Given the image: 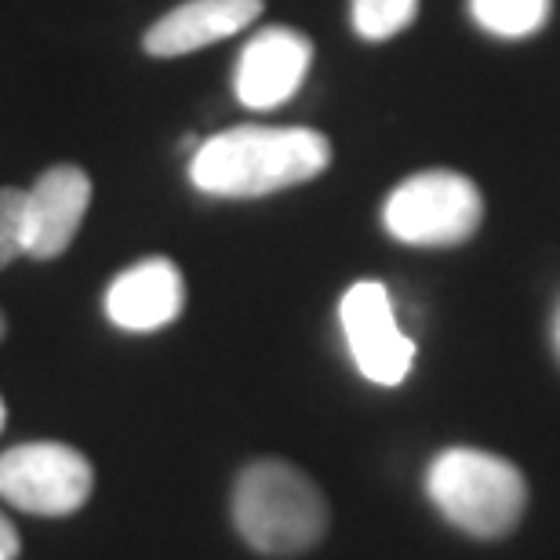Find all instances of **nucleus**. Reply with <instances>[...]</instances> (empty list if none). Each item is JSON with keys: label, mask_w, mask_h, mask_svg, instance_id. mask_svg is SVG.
Listing matches in <instances>:
<instances>
[{"label": "nucleus", "mask_w": 560, "mask_h": 560, "mask_svg": "<svg viewBox=\"0 0 560 560\" xmlns=\"http://www.w3.org/2000/svg\"><path fill=\"white\" fill-rule=\"evenodd\" d=\"M331 164L328 136L313 128L237 125L194 145L189 183L205 197L255 200L306 186Z\"/></svg>", "instance_id": "nucleus-1"}, {"label": "nucleus", "mask_w": 560, "mask_h": 560, "mask_svg": "<svg viewBox=\"0 0 560 560\" xmlns=\"http://www.w3.org/2000/svg\"><path fill=\"white\" fill-rule=\"evenodd\" d=\"M230 524L255 557L295 560L328 539L331 499L299 463L255 455L230 480Z\"/></svg>", "instance_id": "nucleus-2"}, {"label": "nucleus", "mask_w": 560, "mask_h": 560, "mask_svg": "<svg viewBox=\"0 0 560 560\" xmlns=\"http://www.w3.org/2000/svg\"><path fill=\"white\" fill-rule=\"evenodd\" d=\"M422 488L436 517L480 546L513 539L532 513V480L524 469L477 444L441 447L425 463Z\"/></svg>", "instance_id": "nucleus-3"}, {"label": "nucleus", "mask_w": 560, "mask_h": 560, "mask_svg": "<svg viewBox=\"0 0 560 560\" xmlns=\"http://www.w3.org/2000/svg\"><path fill=\"white\" fill-rule=\"evenodd\" d=\"M378 219L405 248L452 252L474 241L485 226V194L455 167H425L389 189Z\"/></svg>", "instance_id": "nucleus-4"}, {"label": "nucleus", "mask_w": 560, "mask_h": 560, "mask_svg": "<svg viewBox=\"0 0 560 560\" xmlns=\"http://www.w3.org/2000/svg\"><path fill=\"white\" fill-rule=\"evenodd\" d=\"M95 495V466L66 441H26L0 452V502L30 517H73Z\"/></svg>", "instance_id": "nucleus-5"}, {"label": "nucleus", "mask_w": 560, "mask_h": 560, "mask_svg": "<svg viewBox=\"0 0 560 560\" xmlns=\"http://www.w3.org/2000/svg\"><path fill=\"white\" fill-rule=\"evenodd\" d=\"M339 328L364 383L397 389L416 372V339L400 328L394 295L383 280H357L342 291Z\"/></svg>", "instance_id": "nucleus-6"}, {"label": "nucleus", "mask_w": 560, "mask_h": 560, "mask_svg": "<svg viewBox=\"0 0 560 560\" xmlns=\"http://www.w3.org/2000/svg\"><path fill=\"white\" fill-rule=\"evenodd\" d=\"M313 66V44L306 33L291 26H266L244 44L237 70H233V92L248 109H277L291 103Z\"/></svg>", "instance_id": "nucleus-7"}, {"label": "nucleus", "mask_w": 560, "mask_h": 560, "mask_svg": "<svg viewBox=\"0 0 560 560\" xmlns=\"http://www.w3.org/2000/svg\"><path fill=\"white\" fill-rule=\"evenodd\" d=\"M103 306L109 324L120 331L153 335L172 328L186 310L183 270L172 259H164V255L131 262L128 270H120L109 280Z\"/></svg>", "instance_id": "nucleus-8"}, {"label": "nucleus", "mask_w": 560, "mask_h": 560, "mask_svg": "<svg viewBox=\"0 0 560 560\" xmlns=\"http://www.w3.org/2000/svg\"><path fill=\"white\" fill-rule=\"evenodd\" d=\"M92 208V178L77 164L48 167L26 189V255L51 262L70 248Z\"/></svg>", "instance_id": "nucleus-9"}, {"label": "nucleus", "mask_w": 560, "mask_h": 560, "mask_svg": "<svg viewBox=\"0 0 560 560\" xmlns=\"http://www.w3.org/2000/svg\"><path fill=\"white\" fill-rule=\"evenodd\" d=\"M259 15L262 0H186L145 30L142 48L153 59H183V55L237 37Z\"/></svg>", "instance_id": "nucleus-10"}, {"label": "nucleus", "mask_w": 560, "mask_h": 560, "mask_svg": "<svg viewBox=\"0 0 560 560\" xmlns=\"http://www.w3.org/2000/svg\"><path fill=\"white\" fill-rule=\"evenodd\" d=\"M466 11L480 33L495 40H528L550 26L553 0H466Z\"/></svg>", "instance_id": "nucleus-11"}, {"label": "nucleus", "mask_w": 560, "mask_h": 560, "mask_svg": "<svg viewBox=\"0 0 560 560\" xmlns=\"http://www.w3.org/2000/svg\"><path fill=\"white\" fill-rule=\"evenodd\" d=\"M422 0H350V19L357 37L368 44H383L400 37L419 19Z\"/></svg>", "instance_id": "nucleus-12"}, {"label": "nucleus", "mask_w": 560, "mask_h": 560, "mask_svg": "<svg viewBox=\"0 0 560 560\" xmlns=\"http://www.w3.org/2000/svg\"><path fill=\"white\" fill-rule=\"evenodd\" d=\"M26 255V189H0V270Z\"/></svg>", "instance_id": "nucleus-13"}, {"label": "nucleus", "mask_w": 560, "mask_h": 560, "mask_svg": "<svg viewBox=\"0 0 560 560\" xmlns=\"http://www.w3.org/2000/svg\"><path fill=\"white\" fill-rule=\"evenodd\" d=\"M22 557V535L15 528V521L0 510V560H19Z\"/></svg>", "instance_id": "nucleus-14"}, {"label": "nucleus", "mask_w": 560, "mask_h": 560, "mask_svg": "<svg viewBox=\"0 0 560 560\" xmlns=\"http://www.w3.org/2000/svg\"><path fill=\"white\" fill-rule=\"evenodd\" d=\"M550 353H553V361L560 368V295H557L553 310H550Z\"/></svg>", "instance_id": "nucleus-15"}, {"label": "nucleus", "mask_w": 560, "mask_h": 560, "mask_svg": "<svg viewBox=\"0 0 560 560\" xmlns=\"http://www.w3.org/2000/svg\"><path fill=\"white\" fill-rule=\"evenodd\" d=\"M4 425H8V405H4V397H0V433H4Z\"/></svg>", "instance_id": "nucleus-16"}, {"label": "nucleus", "mask_w": 560, "mask_h": 560, "mask_svg": "<svg viewBox=\"0 0 560 560\" xmlns=\"http://www.w3.org/2000/svg\"><path fill=\"white\" fill-rule=\"evenodd\" d=\"M8 335V320H4V313H0V339Z\"/></svg>", "instance_id": "nucleus-17"}]
</instances>
